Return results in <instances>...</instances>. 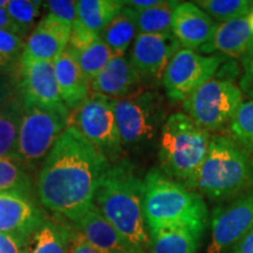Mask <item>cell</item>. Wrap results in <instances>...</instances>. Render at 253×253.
<instances>
[{
	"label": "cell",
	"instance_id": "cell-23",
	"mask_svg": "<svg viewBox=\"0 0 253 253\" xmlns=\"http://www.w3.org/2000/svg\"><path fill=\"white\" fill-rule=\"evenodd\" d=\"M121 0H80L78 1V21L99 34L125 8Z\"/></svg>",
	"mask_w": 253,
	"mask_h": 253
},
{
	"label": "cell",
	"instance_id": "cell-13",
	"mask_svg": "<svg viewBox=\"0 0 253 253\" xmlns=\"http://www.w3.org/2000/svg\"><path fill=\"white\" fill-rule=\"evenodd\" d=\"M18 87L23 101L50 108L66 107L59 93L54 62L23 55L18 71Z\"/></svg>",
	"mask_w": 253,
	"mask_h": 253
},
{
	"label": "cell",
	"instance_id": "cell-4",
	"mask_svg": "<svg viewBox=\"0 0 253 253\" xmlns=\"http://www.w3.org/2000/svg\"><path fill=\"white\" fill-rule=\"evenodd\" d=\"M210 132L196 125L185 113H173L160 134L162 172L188 189H195L210 145Z\"/></svg>",
	"mask_w": 253,
	"mask_h": 253
},
{
	"label": "cell",
	"instance_id": "cell-16",
	"mask_svg": "<svg viewBox=\"0 0 253 253\" xmlns=\"http://www.w3.org/2000/svg\"><path fill=\"white\" fill-rule=\"evenodd\" d=\"M143 82L126 56H114L108 65L90 80V91L114 100L142 93Z\"/></svg>",
	"mask_w": 253,
	"mask_h": 253
},
{
	"label": "cell",
	"instance_id": "cell-6",
	"mask_svg": "<svg viewBox=\"0 0 253 253\" xmlns=\"http://www.w3.org/2000/svg\"><path fill=\"white\" fill-rule=\"evenodd\" d=\"M67 107L50 108L23 101V119L19 131L17 158L34 170L68 126Z\"/></svg>",
	"mask_w": 253,
	"mask_h": 253
},
{
	"label": "cell",
	"instance_id": "cell-31",
	"mask_svg": "<svg viewBox=\"0 0 253 253\" xmlns=\"http://www.w3.org/2000/svg\"><path fill=\"white\" fill-rule=\"evenodd\" d=\"M43 1L37 0H9L6 11L12 20L14 21L21 37L25 38L36 27L37 19L41 13Z\"/></svg>",
	"mask_w": 253,
	"mask_h": 253
},
{
	"label": "cell",
	"instance_id": "cell-30",
	"mask_svg": "<svg viewBox=\"0 0 253 253\" xmlns=\"http://www.w3.org/2000/svg\"><path fill=\"white\" fill-rule=\"evenodd\" d=\"M26 40L9 31L0 30V71L18 74Z\"/></svg>",
	"mask_w": 253,
	"mask_h": 253
},
{
	"label": "cell",
	"instance_id": "cell-36",
	"mask_svg": "<svg viewBox=\"0 0 253 253\" xmlns=\"http://www.w3.org/2000/svg\"><path fill=\"white\" fill-rule=\"evenodd\" d=\"M27 240L0 232V253H26Z\"/></svg>",
	"mask_w": 253,
	"mask_h": 253
},
{
	"label": "cell",
	"instance_id": "cell-39",
	"mask_svg": "<svg viewBox=\"0 0 253 253\" xmlns=\"http://www.w3.org/2000/svg\"><path fill=\"white\" fill-rule=\"evenodd\" d=\"M230 253H253V226L246 235L239 240Z\"/></svg>",
	"mask_w": 253,
	"mask_h": 253
},
{
	"label": "cell",
	"instance_id": "cell-9",
	"mask_svg": "<svg viewBox=\"0 0 253 253\" xmlns=\"http://www.w3.org/2000/svg\"><path fill=\"white\" fill-rule=\"evenodd\" d=\"M243 102L242 90L233 82L211 79L183 101V109L196 125L210 132L230 126Z\"/></svg>",
	"mask_w": 253,
	"mask_h": 253
},
{
	"label": "cell",
	"instance_id": "cell-37",
	"mask_svg": "<svg viewBox=\"0 0 253 253\" xmlns=\"http://www.w3.org/2000/svg\"><path fill=\"white\" fill-rule=\"evenodd\" d=\"M69 253H104L99 249L94 248L77 229H72L71 244H69Z\"/></svg>",
	"mask_w": 253,
	"mask_h": 253
},
{
	"label": "cell",
	"instance_id": "cell-33",
	"mask_svg": "<svg viewBox=\"0 0 253 253\" xmlns=\"http://www.w3.org/2000/svg\"><path fill=\"white\" fill-rule=\"evenodd\" d=\"M43 7L48 9V13L59 18L73 26L78 20V1L73 0H49L43 2Z\"/></svg>",
	"mask_w": 253,
	"mask_h": 253
},
{
	"label": "cell",
	"instance_id": "cell-7",
	"mask_svg": "<svg viewBox=\"0 0 253 253\" xmlns=\"http://www.w3.org/2000/svg\"><path fill=\"white\" fill-rule=\"evenodd\" d=\"M114 112L122 147L132 150L151 145L167 120L162 97L153 90L114 100Z\"/></svg>",
	"mask_w": 253,
	"mask_h": 253
},
{
	"label": "cell",
	"instance_id": "cell-43",
	"mask_svg": "<svg viewBox=\"0 0 253 253\" xmlns=\"http://www.w3.org/2000/svg\"><path fill=\"white\" fill-rule=\"evenodd\" d=\"M246 93H248L250 96H251L253 99V88H251V89H249V90H246Z\"/></svg>",
	"mask_w": 253,
	"mask_h": 253
},
{
	"label": "cell",
	"instance_id": "cell-34",
	"mask_svg": "<svg viewBox=\"0 0 253 253\" xmlns=\"http://www.w3.org/2000/svg\"><path fill=\"white\" fill-rule=\"evenodd\" d=\"M99 37V34L89 31L77 20V23L72 27L71 38H69V42L66 49L73 50V52H80V50L89 47Z\"/></svg>",
	"mask_w": 253,
	"mask_h": 253
},
{
	"label": "cell",
	"instance_id": "cell-41",
	"mask_svg": "<svg viewBox=\"0 0 253 253\" xmlns=\"http://www.w3.org/2000/svg\"><path fill=\"white\" fill-rule=\"evenodd\" d=\"M162 0H129L125 1V5L134 9V11H144V9L155 7V6L160 5Z\"/></svg>",
	"mask_w": 253,
	"mask_h": 253
},
{
	"label": "cell",
	"instance_id": "cell-40",
	"mask_svg": "<svg viewBox=\"0 0 253 253\" xmlns=\"http://www.w3.org/2000/svg\"><path fill=\"white\" fill-rule=\"evenodd\" d=\"M0 30L9 31L12 33L18 34V36L21 37L20 30H19L14 21L12 20L5 8H0Z\"/></svg>",
	"mask_w": 253,
	"mask_h": 253
},
{
	"label": "cell",
	"instance_id": "cell-25",
	"mask_svg": "<svg viewBox=\"0 0 253 253\" xmlns=\"http://www.w3.org/2000/svg\"><path fill=\"white\" fill-rule=\"evenodd\" d=\"M149 253H196L201 236L185 229H164L149 232Z\"/></svg>",
	"mask_w": 253,
	"mask_h": 253
},
{
	"label": "cell",
	"instance_id": "cell-15",
	"mask_svg": "<svg viewBox=\"0 0 253 253\" xmlns=\"http://www.w3.org/2000/svg\"><path fill=\"white\" fill-rule=\"evenodd\" d=\"M72 27L53 14L43 15L27 37L23 55L54 62L68 45Z\"/></svg>",
	"mask_w": 253,
	"mask_h": 253
},
{
	"label": "cell",
	"instance_id": "cell-29",
	"mask_svg": "<svg viewBox=\"0 0 253 253\" xmlns=\"http://www.w3.org/2000/svg\"><path fill=\"white\" fill-rule=\"evenodd\" d=\"M195 4L220 23L245 17L253 9V1L249 0H199Z\"/></svg>",
	"mask_w": 253,
	"mask_h": 253
},
{
	"label": "cell",
	"instance_id": "cell-26",
	"mask_svg": "<svg viewBox=\"0 0 253 253\" xmlns=\"http://www.w3.org/2000/svg\"><path fill=\"white\" fill-rule=\"evenodd\" d=\"M33 181L28 168L17 158H0V194H15L31 198Z\"/></svg>",
	"mask_w": 253,
	"mask_h": 253
},
{
	"label": "cell",
	"instance_id": "cell-1",
	"mask_svg": "<svg viewBox=\"0 0 253 253\" xmlns=\"http://www.w3.org/2000/svg\"><path fill=\"white\" fill-rule=\"evenodd\" d=\"M109 164L74 126L68 125L38 173L40 203L77 223L94 205L95 192Z\"/></svg>",
	"mask_w": 253,
	"mask_h": 253
},
{
	"label": "cell",
	"instance_id": "cell-8",
	"mask_svg": "<svg viewBox=\"0 0 253 253\" xmlns=\"http://www.w3.org/2000/svg\"><path fill=\"white\" fill-rule=\"evenodd\" d=\"M68 125L74 126L110 164L121 161L123 147L116 125L114 99L90 93L87 100L71 113Z\"/></svg>",
	"mask_w": 253,
	"mask_h": 253
},
{
	"label": "cell",
	"instance_id": "cell-22",
	"mask_svg": "<svg viewBox=\"0 0 253 253\" xmlns=\"http://www.w3.org/2000/svg\"><path fill=\"white\" fill-rule=\"evenodd\" d=\"M72 227L45 220L26 242V253H69Z\"/></svg>",
	"mask_w": 253,
	"mask_h": 253
},
{
	"label": "cell",
	"instance_id": "cell-21",
	"mask_svg": "<svg viewBox=\"0 0 253 253\" xmlns=\"http://www.w3.org/2000/svg\"><path fill=\"white\" fill-rule=\"evenodd\" d=\"M136 36V12L128 6H125L100 33V38L112 50L114 56L125 55Z\"/></svg>",
	"mask_w": 253,
	"mask_h": 253
},
{
	"label": "cell",
	"instance_id": "cell-3",
	"mask_svg": "<svg viewBox=\"0 0 253 253\" xmlns=\"http://www.w3.org/2000/svg\"><path fill=\"white\" fill-rule=\"evenodd\" d=\"M143 217L148 231L185 229L201 236L207 225L208 208L202 196L151 169L143 179Z\"/></svg>",
	"mask_w": 253,
	"mask_h": 253
},
{
	"label": "cell",
	"instance_id": "cell-24",
	"mask_svg": "<svg viewBox=\"0 0 253 253\" xmlns=\"http://www.w3.org/2000/svg\"><path fill=\"white\" fill-rule=\"evenodd\" d=\"M21 119L23 100L20 94H18L0 109V158H17Z\"/></svg>",
	"mask_w": 253,
	"mask_h": 253
},
{
	"label": "cell",
	"instance_id": "cell-12",
	"mask_svg": "<svg viewBox=\"0 0 253 253\" xmlns=\"http://www.w3.org/2000/svg\"><path fill=\"white\" fill-rule=\"evenodd\" d=\"M181 45L172 33L137 34L130 53V62L143 84L162 80L170 59Z\"/></svg>",
	"mask_w": 253,
	"mask_h": 253
},
{
	"label": "cell",
	"instance_id": "cell-35",
	"mask_svg": "<svg viewBox=\"0 0 253 253\" xmlns=\"http://www.w3.org/2000/svg\"><path fill=\"white\" fill-rule=\"evenodd\" d=\"M18 94V74L0 71V109Z\"/></svg>",
	"mask_w": 253,
	"mask_h": 253
},
{
	"label": "cell",
	"instance_id": "cell-38",
	"mask_svg": "<svg viewBox=\"0 0 253 253\" xmlns=\"http://www.w3.org/2000/svg\"><path fill=\"white\" fill-rule=\"evenodd\" d=\"M243 66H244L245 74L242 80V87L245 91L253 88V47L251 50L243 58Z\"/></svg>",
	"mask_w": 253,
	"mask_h": 253
},
{
	"label": "cell",
	"instance_id": "cell-20",
	"mask_svg": "<svg viewBox=\"0 0 253 253\" xmlns=\"http://www.w3.org/2000/svg\"><path fill=\"white\" fill-rule=\"evenodd\" d=\"M253 47V33L248 15L217 25L210 45L203 53L214 50L232 58H244Z\"/></svg>",
	"mask_w": 253,
	"mask_h": 253
},
{
	"label": "cell",
	"instance_id": "cell-17",
	"mask_svg": "<svg viewBox=\"0 0 253 253\" xmlns=\"http://www.w3.org/2000/svg\"><path fill=\"white\" fill-rule=\"evenodd\" d=\"M45 220V214L31 198L0 194V232L27 240Z\"/></svg>",
	"mask_w": 253,
	"mask_h": 253
},
{
	"label": "cell",
	"instance_id": "cell-42",
	"mask_svg": "<svg viewBox=\"0 0 253 253\" xmlns=\"http://www.w3.org/2000/svg\"><path fill=\"white\" fill-rule=\"evenodd\" d=\"M248 19H249V23H250V27H251V31L253 33V9L248 14Z\"/></svg>",
	"mask_w": 253,
	"mask_h": 253
},
{
	"label": "cell",
	"instance_id": "cell-32",
	"mask_svg": "<svg viewBox=\"0 0 253 253\" xmlns=\"http://www.w3.org/2000/svg\"><path fill=\"white\" fill-rule=\"evenodd\" d=\"M230 129L237 142L253 151V101L243 102L230 123Z\"/></svg>",
	"mask_w": 253,
	"mask_h": 253
},
{
	"label": "cell",
	"instance_id": "cell-2",
	"mask_svg": "<svg viewBox=\"0 0 253 253\" xmlns=\"http://www.w3.org/2000/svg\"><path fill=\"white\" fill-rule=\"evenodd\" d=\"M143 181L128 161L109 164L101 177L94 205L126 243L141 253L149 249L143 217Z\"/></svg>",
	"mask_w": 253,
	"mask_h": 253
},
{
	"label": "cell",
	"instance_id": "cell-19",
	"mask_svg": "<svg viewBox=\"0 0 253 253\" xmlns=\"http://www.w3.org/2000/svg\"><path fill=\"white\" fill-rule=\"evenodd\" d=\"M54 71L62 102L69 112H74L91 93L89 79L66 50L54 61Z\"/></svg>",
	"mask_w": 253,
	"mask_h": 253
},
{
	"label": "cell",
	"instance_id": "cell-27",
	"mask_svg": "<svg viewBox=\"0 0 253 253\" xmlns=\"http://www.w3.org/2000/svg\"><path fill=\"white\" fill-rule=\"evenodd\" d=\"M179 1H161L155 7L136 12L137 34H166L171 32L173 9Z\"/></svg>",
	"mask_w": 253,
	"mask_h": 253
},
{
	"label": "cell",
	"instance_id": "cell-5",
	"mask_svg": "<svg viewBox=\"0 0 253 253\" xmlns=\"http://www.w3.org/2000/svg\"><path fill=\"white\" fill-rule=\"evenodd\" d=\"M253 184V156L232 138L211 136L196 188L211 199H227Z\"/></svg>",
	"mask_w": 253,
	"mask_h": 253
},
{
	"label": "cell",
	"instance_id": "cell-14",
	"mask_svg": "<svg viewBox=\"0 0 253 253\" xmlns=\"http://www.w3.org/2000/svg\"><path fill=\"white\" fill-rule=\"evenodd\" d=\"M216 28L213 19L194 2H179L173 9L171 33L183 48L203 52Z\"/></svg>",
	"mask_w": 253,
	"mask_h": 253
},
{
	"label": "cell",
	"instance_id": "cell-11",
	"mask_svg": "<svg viewBox=\"0 0 253 253\" xmlns=\"http://www.w3.org/2000/svg\"><path fill=\"white\" fill-rule=\"evenodd\" d=\"M253 226V191L245 192L225 207L214 210L208 253H224Z\"/></svg>",
	"mask_w": 253,
	"mask_h": 253
},
{
	"label": "cell",
	"instance_id": "cell-10",
	"mask_svg": "<svg viewBox=\"0 0 253 253\" xmlns=\"http://www.w3.org/2000/svg\"><path fill=\"white\" fill-rule=\"evenodd\" d=\"M221 63L219 55L205 56L186 48L177 50L162 78L167 96L173 102L185 101L213 78Z\"/></svg>",
	"mask_w": 253,
	"mask_h": 253
},
{
	"label": "cell",
	"instance_id": "cell-28",
	"mask_svg": "<svg viewBox=\"0 0 253 253\" xmlns=\"http://www.w3.org/2000/svg\"><path fill=\"white\" fill-rule=\"evenodd\" d=\"M65 50L75 59L84 75L89 79V81L102 72L110 60L114 58L112 50L108 48V46L103 42L100 37L89 47L80 50V52H73L69 49Z\"/></svg>",
	"mask_w": 253,
	"mask_h": 253
},
{
	"label": "cell",
	"instance_id": "cell-18",
	"mask_svg": "<svg viewBox=\"0 0 253 253\" xmlns=\"http://www.w3.org/2000/svg\"><path fill=\"white\" fill-rule=\"evenodd\" d=\"M74 224L89 244L104 253H141L126 242L95 205Z\"/></svg>",
	"mask_w": 253,
	"mask_h": 253
}]
</instances>
